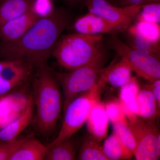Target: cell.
Returning a JSON list of instances; mask_svg holds the SVG:
<instances>
[{"instance_id": "obj_1", "label": "cell", "mask_w": 160, "mask_h": 160, "mask_svg": "<svg viewBox=\"0 0 160 160\" xmlns=\"http://www.w3.org/2000/svg\"><path fill=\"white\" fill-rule=\"evenodd\" d=\"M70 19L65 10L56 9L48 17L42 18L19 38L0 43V56L5 59L22 60L37 69L46 66Z\"/></svg>"}, {"instance_id": "obj_2", "label": "cell", "mask_w": 160, "mask_h": 160, "mask_svg": "<svg viewBox=\"0 0 160 160\" xmlns=\"http://www.w3.org/2000/svg\"><path fill=\"white\" fill-rule=\"evenodd\" d=\"M38 69L32 98L38 128L46 133L56 126L63 109V97L58 81L52 72L46 66Z\"/></svg>"}, {"instance_id": "obj_3", "label": "cell", "mask_w": 160, "mask_h": 160, "mask_svg": "<svg viewBox=\"0 0 160 160\" xmlns=\"http://www.w3.org/2000/svg\"><path fill=\"white\" fill-rule=\"evenodd\" d=\"M66 70H73L106 56L103 35L75 32L61 37L52 54Z\"/></svg>"}, {"instance_id": "obj_4", "label": "cell", "mask_w": 160, "mask_h": 160, "mask_svg": "<svg viewBox=\"0 0 160 160\" xmlns=\"http://www.w3.org/2000/svg\"><path fill=\"white\" fill-rule=\"evenodd\" d=\"M105 59L106 56L69 72L57 74L62 89L63 112L72 100L91 90L98 82Z\"/></svg>"}, {"instance_id": "obj_5", "label": "cell", "mask_w": 160, "mask_h": 160, "mask_svg": "<svg viewBox=\"0 0 160 160\" xmlns=\"http://www.w3.org/2000/svg\"><path fill=\"white\" fill-rule=\"evenodd\" d=\"M98 82L89 91L69 103L64 111V120L58 134L48 146H53L72 137L86 123L92 107L99 99Z\"/></svg>"}, {"instance_id": "obj_6", "label": "cell", "mask_w": 160, "mask_h": 160, "mask_svg": "<svg viewBox=\"0 0 160 160\" xmlns=\"http://www.w3.org/2000/svg\"><path fill=\"white\" fill-rule=\"evenodd\" d=\"M109 45L139 77L149 82L160 79V58L134 49L120 39L115 33H112L109 38Z\"/></svg>"}, {"instance_id": "obj_7", "label": "cell", "mask_w": 160, "mask_h": 160, "mask_svg": "<svg viewBox=\"0 0 160 160\" xmlns=\"http://www.w3.org/2000/svg\"><path fill=\"white\" fill-rule=\"evenodd\" d=\"M128 123L136 142V147L133 153L136 159H159L160 134L154 123L139 117Z\"/></svg>"}, {"instance_id": "obj_8", "label": "cell", "mask_w": 160, "mask_h": 160, "mask_svg": "<svg viewBox=\"0 0 160 160\" xmlns=\"http://www.w3.org/2000/svg\"><path fill=\"white\" fill-rule=\"evenodd\" d=\"M86 5L89 12L116 24L125 30L141 8L140 5L115 6L108 0H86Z\"/></svg>"}, {"instance_id": "obj_9", "label": "cell", "mask_w": 160, "mask_h": 160, "mask_svg": "<svg viewBox=\"0 0 160 160\" xmlns=\"http://www.w3.org/2000/svg\"><path fill=\"white\" fill-rule=\"evenodd\" d=\"M32 68L22 60L0 61V96L10 92L25 82L30 76Z\"/></svg>"}, {"instance_id": "obj_10", "label": "cell", "mask_w": 160, "mask_h": 160, "mask_svg": "<svg viewBox=\"0 0 160 160\" xmlns=\"http://www.w3.org/2000/svg\"><path fill=\"white\" fill-rule=\"evenodd\" d=\"M31 96L21 92H9L0 96V129L22 114Z\"/></svg>"}, {"instance_id": "obj_11", "label": "cell", "mask_w": 160, "mask_h": 160, "mask_svg": "<svg viewBox=\"0 0 160 160\" xmlns=\"http://www.w3.org/2000/svg\"><path fill=\"white\" fill-rule=\"evenodd\" d=\"M73 28L76 32L91 35L115 33L125 30L116 24L89 12L78 18L75 22Z\"/></svg>"}, {"instance_id": "obj_12", "label": "cell", "mask_w": 160, "mask_h": 160, "mask_svg": "<svg viewBox=\"0 0 160 160\" xmlns=\"http://www.w3.org/2000/svg\"><path fill=\"white\" fill-rule=\"evenodd\" d=\"M40 18L30 10L5 23L0 27L1 43L9 42L19 38Z\"/></svg>"}, {"instance_id": "obj_13", "label": "cell", "mask_w": 160, "mask_h": 160, "mask_svg": "<svg viewBox=\"0 0 160 160\" xmlns=\"http://www.w3.org/2000/svg\"><path fill=\"white\" fill-rule=\"evenodd\" d=\"M109 122L105 105L99 99L92 107L86 122L89 134L100 142L107 138Z\"/></svg>"}, {"instance_id": "obj_14", "label": "cell", "mask_w": 160, "mask_h": 160, "mask_svg": "<svg viewBox=\"0 0 160 160\" xmlns=\"http://www.w3.org/2000/svg\"><path fill=\"white\" fill-rule=\"evenodd\" d=\"M132 72L128 63L120 58L118 61L113 62L103 69L98 82L102 86L107 83L112 87L120 88L130 79Z\"/></svg>"}, {"instance_id": "obj_15", "label": "cell", "mask_w": 160, "mask_h": 160, "mask_svg": "<svg viewBox=\"0 0 160 160\" xmlns=\"http://www.w3.org/2000/svg\"><path fill=\"white\" fill-rule=\"evenodd\" d=\"M34 104L31 96L26 110L20 116L0 129V141L8 142L15 139L31 123L33 117Z\"/></svg>"}, {"instance_id": "obj_16", "label": "cell", "mask_w": 160, "mask_h": 160, "mask_svg": "<svg viewBox=\"0 0 160 160\" xmlns=\"http://www.w3.org/2000/svg\"><path fill=\"white\" fill-rule=\"evenodd\" d=\"M47 149L36 139H21L9 160H44Z\"/></svg>"}, {"instance_id": "obj_17", "label": "cell", "mask_w": 160, "mask_h": 160, "mask_svg": "<svg viewBox=\"0 0 160 160\" xmlns=\"http://www.w3.org/2000/svg\"><path fill=\"white\" fill-rule=\"evenodd\" d=\"M32 0H0V27L30 11Z\"/></svg>"}, {"instance_id": "obj_18", "label": "cell", "mask_w": 160, "mask_h": 160, "mask_svg": "<svg viewBox=\"0 0 160 160\" xmlns=\"http://www.w3.org/2000/svg\"><path fill=\"white\" fill-rule=\"evenodd\" d=\"M126 30L128 35L152 42H160V24L138 20Z\"/></svg>"}, {"instance_id": "obj_19", "label": "cell", "mask_w": 160, "mask_h": 160, "mask_svg": "<svg viewBox=\"0 0 160 160\" xmlns=\"http://www.w3.org/2000/svg\"><path fill=\"white\" fill-rule=\"evenodd\" d=\"M104 154L109 160L130 159L132 152L128 149L114 134L106 138L102 146Z\"/></svg>"}, {"instance_id": "obj_20", "label": "cell", "mask_w": 160, "mask_h": 160, "mask_svg": "<svg viewBox=\"0 0 160 160\" xmlns=\"http://www.w3.org/2000/svg\"><path fill=\"white\" fill-rule=\"evenodd\" d=\"M137 99L140 108V118L154 121L158 112L157 103L152 92L147 86L140 89Z\"/></svg>"}, {"instance_id": "obj_21", "label": "cell", "mask_w": 160, "mask_h": 160, "mask_svg": "<svg viewBox=\"0 0 160 160\" xmlns=\"http://www.w3.org/2000/svg\"><path fill=\"white\" fill-rule=\"evenodd\" d=\"M45 159L73 160L77 159L75 145L72 138L62 142L47 146Z\"/></svg>"}, {"instance_id": "obj_22", "label": "cell", "mask_w": 160, "mask_h": 160, "mask_svg": "<svg viewBox=\"0 0 160 160\" xmlns=\"http://www.w3.org/2000/svg\"><path fill=\"white\" fill-rule=\"evenodd\" d=\"M90 135L83 138L77 159L80 160H109L104 154L102 147Z\"/></svg>"}, {"instance_id": "obj_23", "label": "cell", "mask_w": 160, "mask_h": 160, "mask_svg": "<svg viewBox=\"0 0 160 160\" xmlns=\"http://www.w3.org/2000/svg\"><path fill=\"white\" fill-rule=\"evenodd\" d=\"M112 126L113 134L133 153L136 147V142L128 122H120L112 124Z\"/></svg>"}, {"instance_id": "obj_24", "label": "cell", "mask_w": 160, "mask_h": 160, "mask_svg": "<svg viewBox=\"0 0 160 160\" xmlns=\"http://www.w3.org/2000/svg\"><path fill=\"white\" fill-rule=\"evenodd\" d=\"M140 89L137 79L132 77L127 83L120 87L119 101L122 104H129L137 98Z\"/></svg>"}, {"instance_id": "obj_25", "label": "cell", "mask_w": 160, "mask_h": 160, "mask_svg": "<svg viewBox=\"0 0 160 160\" xmlns=\"http://www.w3.org/2000/svg\"><path fill=\"white\" fill-rule=\"evenodd\" d=\"M129 45L134 49L147 54L160 58V42L154 43L128 35Z\"/></svg>"}, {"instance_id": "obj_26", "label": "cell", "mask_w": 160, "mask_h": 160, "mask_svg": "<svg viewBox=\"0 0 160 160\" xmlns=\"http://www.w3.org/2000/svg\"><path fill=\"white\" fill-rule=\"evenodd\" d=\"M136 17L138 21L160 24V3L142 5L141 9Z\"/></svg>"}, {"instance_id": "obj_27", "label": "cell", "mask_w": 160, "mask_h": 160, "mask_svg": "<svg viewBox=\"0 0 160 160\" xmlns=\"http://www.w3.org/2000/svg\"><path fill=\"white\" fill-rule=\"evenodd\" d=\"M104 105L109 121L112 124L120 122H128L122 106L119 101H110Z\"/></svg>"}, {"instance_id": "obj_28", "label": "cell", "mask_w": 160, "mask_h": 160, "mask_svg": "<svg viewBox=\"0 0 160 160\" xmlns=\"http://www.w3.org/2000/svg\"><path fill=\"white\" fill-rule=\"evenodd\" d=\"M56 9L52 0H32L30 11L42 18L52 15Z\"/></svg>"}, {"instance_id": "obj_29", "label": "cell", "mask_w": 160, "mask_h": 160, "mask_svg": "<svg viewBox=\"0 0 160 160\" xmlns=\"http://www.w3.org/2000/svg\"><path fill=\"white\" fill-rule=\"evenodd\" d=\"M21 139H15L0 143V160H9L11 155L20 142Z\"/></svg>"}, {"instance_id": "obj_30", "label": "cell", "mask_w": 160, "mask_h": 160, "mask_svg": "<svg viewBox=\"0 0 160 160\" xmlns=\"http://www.w3.org/2000/svg\"><path fill=\"white\" fill-rule=\"evenodd\" d=\"M149 85L146 86L152 92L157 103L159 111L160 108V79L155 80L154 82H149Z\"/></svg>"}, {"instance_id": "obj_31", "label": "cell", "mask_w": 160, "mask_h": 160, "mask_svg": "<svg viewBox=\"0 0 160 160\" xmlns=\"http://www.w3.org/2000/svg\"><path fill=\"white\" fill-rule=\"evenodd\" d=\"M125 105L127 106L128 109L132 113L139 117H140V106L137 98L129 104H125Z\"/></svg>"}, {"instance_id": "obj_32", "label": "cell", "mask_w": 160, "mask_h": 160, "mask_svg": "<svg viewBox=\"0 0 160 160\" xmlns=\"http://www.w3.org/2000/svg\"><path fill=\"white\" fill-rule=\"evenodd\" d=\"M144 0H120L117 4L118 6H133L140 5Z\"/></svg>"}, {"instance_id": "obj_33", "label": "cell", "mask_w": 160, "mask_h": 160, "mask_svg": "<svg viewBox=\"0 0 160 160\" xmlns=\"http://www.w3.org/2000/svg\"><path fill=\"white\" fill-rule=\"evenodd\" d=\"M160 0H144L140 4V6L146 5V4H153V3H160Z\"/></svg>"}, {"instance_id": "obj_34", "label": "cell", "mask_w": 160, "mask_h": 160, "mask_svg": "<svg viewBox=\"0 0 160 160\" xmlns=\"http://www.w3.org/2000/svg\"><path fill=\"white\" fill-rule=\"evenodd\" d=\"M66 1L70 5H73L78 2L81 0H66Z\"/></svg>"}, {"instance_id": "obj_35", "label": "cell", "mask_w": 160, "mask_h": 160, "mask_svg": "<svg viewBox=\"0 0 160 160\" xmlns=\"http://www.w3.org/2000/svg\"><path fill=\"white\" fill-rule=\"evenodd\" d=\"M108 1H109V2H113L117 3L119 1H120V0H108Z\"/></svg>"}, {"instance_id": "obj_36", "label": "cell", "mask_w": 160, "mask_h": 160, "mask_svg": "<svg viewBox=\"0 0 160 160\" xmlns=\"http://www.w3.org/2000/svg\"><path fill=\"white\" fill-rule=\"evenodd\" d=\"M52 1H53V2H54V1H56V0H52Z\"/></svg>"}]
</instances>
